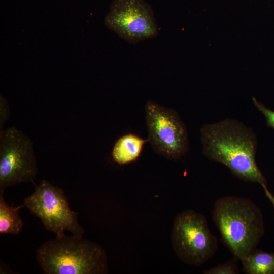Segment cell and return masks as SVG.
<instances>
[{
  "instance_id": "obj_1",
  "label": "cell",
  "mask_w": 274,
  "mask_h": 274,
  "mask_svg": "<svg viewBox=\"0 0 274 274\" xmlns=\"http://www.w3.org/2000/svg\"><path fill=\"white\" fill-rule=\"evenodd\" d=\"M200 140L202 153L208 159L224 165L242 180L266 185V178L256 163L258 142L252 128L226 119L203 125Z\"/></svg>"
},
{
  "instance_id": "obj_2",
  "label": "cell",
  "mask_w": 274,
  "mask_h": 274,
  "mask_svg": "<svg viewBox=\"0 0 274 274\" xmlns=\"http://www.w3.org/2000/svg\"><path fill=\"white\" fill-rule=\"evenodd\" d=\"M212 217L222 241L240 261L256 249L264 234L262 212L247 198L227 196L218 199Z\"/></svg>"
},
{
  "instance_id": "obj_3",
  "label": "cell",
  "mask_w": 274,
  "mask_h": 274,
  "mask_svg": "<svg viewBox=\"0 0 274 274\" xmlns=\"http://www.w3.org/2000/svg\"><path fill=\"white\" fill-rule=\"evenodd\" d=\"M36 259L46 274L108 273L104 249L82 235L64 234L45 242L38 248Z\"/></svg>"
},
{
  "instance_id": "obj_4",
  "label": "cell",
  "mask_w": 274,
  "mask_h": 274,
  "mask_svg": "<svg viewBox=\"0 0 274 274\" xmlns=\"http://www.w3.org/2000/svg\"><path fill=\"white\" fill-rule=\"evenodd\" d=\"M173 249L183 263L200 266L211 258L218 249L217 241L202 214L188 210L175 218L172 231Z\"/></svg>"
},
{
  "instance_id": "obj_5",
  "label": "cell",
  "mask_w": 274,
  "mask_h": 274,
  "mask_svg": "<svg viewBox=\"0 0 274 274\" xmlns=\"http://www.w3.org/2000/svg\"><path fill=\"white\" fill-rule=\"evenodd\" d=\"M148 141L158 155L176 160L189 150L186 126L175 110L152 100L145 106Z\"/></svg>"
},
{
  "instance_id": "obj_6",
  "label": "cell",
  "mask_w": 274,
  "mask_h": 274,
  "mask_svg": "<svg viewBox=\"0 0 274 274\" xmlns=\"http://www.w3.org/2000/svg\"><path fill=\"white\" fill-rule=\"evenodd\" d=\"M23 206L56 236L64 234L65 231L82 236L84 233L78 221V213L70 209L63 190L47 180L35 185L33 193L24 198Z\"/></svg>"
},
{
  "instance_id": "obj_7",
  "label": "cell",
  "mask_w": 274,
  "mask_h": 274,
  "mask_svg": "<svg viewBox=\"0 0 274 274\" xmlns=\"http://www.w3.org/2000/svg\"><path fill=\"white\" fill-rule=\"evenodd\" d=\"M37 173L31 139L14 126L0 131V192L23 182L33 183Z\"/></svg>"
},
{
  "instance_id": "obj_8",
  "label": "cell",
  "mask_w": 274,
  "mask_h": 274,
  "mask_svg": "<svg viewBox=\"0 0 274 274\" xmlns=\"http://www.w3.org/2000/svg\"><path fill=\"white\" fill-rule=\"evenodd\" d=\"M105 24L131 44L153 38L158 33L153 10L144 0H113Z\"/></svg>"
},
{
  "instance_id": "obj_9",
  "label": "cell",
  "mask_w": 274,
  "mask_h": 274,
  "mask_svg": "<svg viewBox=\"0 0 274 274\" xmlns=\"http://www.w3.org/2000/svg\"><path fill=\"white\" fill-rule=\"evenodd\" d=\"M148 142L132 133L120 137L115 143L112 152L113 160L120 165L135 161L140 155L144 145Z\"/></svg>"
},
{
  "instance_id": "obj_10",
  "label": "cell",
  "mask_w": 274,
  "mask_h": 274,
  "mask_svg": "<svg viewBox=\"0 0 274 274\" xmlns=\"http://www.w3.org/2000/svg\"><path fill=\"white\" fill-rule=\"evenodd\" d=\"M247 274H274V252L255 249L241 261Z\"/></svg>"
},
{
  "instance_id": "obj_11",
  "label": "cell",
  "mask_w": 274,
  "mask_h": 274,
  "mask_svg": "<svg viewBox=\"0 0 274 274\" xmlns=\"http://www.w3.org/2000/svg\"><path fill=\"white\" fill-rule=\"evenodd\" d=\"M24 207L8 205L4 198V192H0V233L17 235L21 231L23 222L19 210Z\"/></svg>"
},
{
  "instance_id": "obj_12",
  "label": "cell",
  "mask_w": 274,
  "mask_h": 274,
  "mask_svg": "<svg viewBox=\"0 0 274 274\" xmlns=\"http://www.w3.org/2000/svg\"><path fill=\"white\" fill-rule=\"evenodd\" d=\"M237 259L235 258L223 264L211 267L203 271L205 274H236L239 273Z\"/></svg>"
},
{
  "instance_id": "obj_13",
  "label": "cell",
  "mask_w": 274,
  "mask_h": 274,
  "mask_svg": "<svg viewBox=\"0 0 274 274\" xmlns=\"http://www.w3.org/2000/svg\"><path fill=\"white\" fill-rule=\"evenodd\" d=\"M253 102L257 109L264 116L267 125L274 130V111L267 108L263 104L257 100L255 98H252Z\"/></svg>"
},
{
  "instance_id": "obj_14",
  "label": "cell",
  "mask_w": 274,
  "mask_h": 274,
  "mask_svg": "<svg viewBox=\"0 0 274 274\" xmlns=\"http://www.w3.org/2000/svg\"><path fill=\"white\" fill-rule=\"evenodd\" d=\"M11 115L10 109L7 100L1 94L0 96V130H3L5 123Z\"/></svg>"
},
{
  "instance_id": "obj_15",
  "label": "cell",
  "mask_w": 274,
  "mask_h": 274,
  "mask_svg": "<svg viewBox=\"0 0 274 274\" xmlns=\"http://www.w3.org/2000/svg\"><path fill=\"white\" fill-rule=\"evenodd\" d=\"M262 187L264 189L265 196L270 201V203H271L274 208V196L268 190L266 185H264Z\"/></svg>"
}]
</instances>
